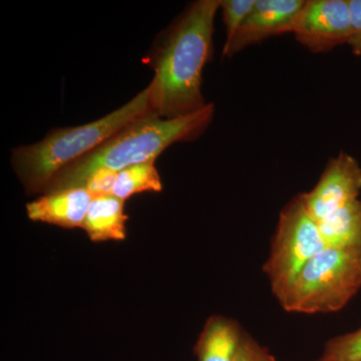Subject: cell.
<instances>
[{
  "label": "cell",
  "instance_id": "30bf717a",
  "mask_svg": "<svg viewBox=\"0 0 361 361\" xmlns=\"http://www.w3.org/2000/svg\"><path fill=\"white\" fill-rule=\"evenodd\" d=\"M239 323L224 316L207 320L195 346L198 361H233L245 337Z\"/></svg>",
  "mask_w": 361,
  "mask_h": 361
},
{
  "label": "cell",
  "instance_id": "6da1fadb",
  "mask_svg": "<svg viewBox=\"0 0 361 361\" xmlns=\"http://www.w3.org/2000/svg\"><path fill=\"white\" fill-rule=\"evenodd\" d=\"M219 9L220 0L194 2L159 35L147 61L155 71L149 85L161 118L189 115L208 104L202 94V75L212 59L214 23Z\"/></svg>",
  "mask_w": 361,
  "mask_h": 361
},
{
  "label": "cell",
  "instance_id": "9c48e42d",
  "mask_svg": "<svg viewBox=\"0 0 361 361\" xmlns=\"http://www.w3.org/2000/svg\"><path fill=\"white\" fill-rule=\"evenodd\" d=\"M92 200L85 188H71L44 194L26 205L28 218L66 229L82 228Z\"/></svg>",
  "mask_w": 361,
  "mask_h": 361
},
{
  "label": "cell",
  "instance_id": "2e32d148",
  "mask_svg": "<svg viewBox=\"0 0 361 361\" xmlns=\"http://www.w3.org/2000/svg\"><path fill=\"white\" fill-rule=\"evenodd\" d=\"M118 173L109 170H99L87 178L80 188H85L94 196L111 194Z\"/></svg>",
  "mask_w": 361,
  "mask_h": 361
},
{
  "label": "cell",
  "instance_id": "7c38bea8",
  "mask_svg": "<svg viewBox=\"0 0 361 361\" xmlns=\"http://www.w3.org/2000/svg\"><path fill=\"white\" fill-rule=\"evenodd\" d=\"M325 246L361 249V199L329 214L318 222Z\"/></svg>",
  "mask_w": 361,
  "mask_h": 361
},
{
  "label": "cell",
  "instance_id": "ac0fdd59",
  "mask_svg": "<svg viewBox=\"0 0 361 361\" xmlns=\"http://www.w3.org/2000/svg\"><path fill=\"white\" fill-rule=\"evenodd\" d=\"M351 35L348 47L356 56H361V0H348Z\"/></svg>",
  "mask_w": 361,
  "mask_h": 361
},
{
  "label": "cell",
  "instance_id": "ba28073f",
  "mask_svg": "<svg viewBox=\"0 0 361 361\" xmlns=\"http://www.w3.org/2000/svg\"><path fill=\"white\" fill-rule=\"evenodd\" d=\"M305 0H256L243 25L231 42L225 44L223 56L231 58L240 51L269 37L290 33L297 14Z\"/></svg>",
  "mask_w": 361,
  "mask_h": 361
},
{
  "label": "cell",
  "instance_id": "8fae6325",
  "mask_svg": "<svg viewBox=\"0 0 361 361\" xmlns=\"http://www.w3.org/2000/svg\"><path fill=\"white\" fill-rule=\"evenodd\" d=\"M125 201L113 194L92 197L82 229L92 241L123 240L127 236Z\"/></svg>",
  "mask_w": 361,
  "mask_h": 361
},
{
  "label": "cell",
  "instance_id": "8992f818",
  "mask_svg": "<svg viewBox=\"0 0 361 361\" xmlns=\"http://www.w3.org/2000/svg\"><path fill=\"white\" fill-rule=\"evenodd\" d=\"M290 33L312 54H326L348 44L351 35L348 0H307Z\"/></svg>",
  "mask_w": 361,
  "mask_h": 361
},
{
  "label": "cell",
  "instance_id": "4fadbf2b",
  "mask_svg": "<svg viewBox=\"0 0 361 361\" xmlns=\"http://www.w3.org/2000/svg\"><path fill=\"white\" fill-rule=\"evenodd\" d=\"M155 161L137 164L118 172L111 194L126 201L135 194L161 191L163 185Z\"/></svg>",
  "mask_w": 361,
  "mask_h": 361
},
{
  "label": "cell",
  "instance_id": "9a60e30c",
  "mask_svg": "<svg viewBox=\"0 0 361 361\" xmlns=\"http://www.w3.org/2000/svg\"><path fill=\"white\" fill-rule=\"evenodd\" d=\"M255 4L256 0H220V9L226 26L225 44L231 42Z\"/></svg>",
  "mask_w": 361,
  "mask_h": 361
},
{
  "label": "cell",
  "instance_id": "3957f363",
  "mask_svg": "<svg viewBox=\"0 0 361 361\" xmlns=\"http://www.w3.org/2000/svg\"><path fill=\"white\" fill-rule=\"evenodd\" d=\"M156 113L149 85L125 106L94 122L59 128L40 142L13 149L11 164L30 193H42L54 176L130 123ZM157 114V113H156Z\"/></svg>",
  "mask_w": 361,
  "mask_h": 361
},
{
  "label": "cell",
  "instance_id": "7a4b0ae2",
  "mask_svg": "<svg viewBox=\"0 0 361 361\" xmlns=\"http://www.w3.org/2000/svg\"><path fill=\"white\" fill-rule=\"evenodd\" d=\"M214 114L215 106L212 103L207 104L200 111L174 118L149 114L59 171L42 193L80 188L97 171L118 173L130 166L156 161L171 145L198 139L212 123Z\"/></svg>",
  "mask_w": 361,
  "mask_h": 361
},
{
  "label": "cell",
  "instance_id": "277c9868",
  "mask_svg": "<svg viewBox=\"0 0 361 361\" xmlns=\"http://www.w3.org/2000/svg\"><path fill=\"white\" fill-rule=\"evenodd\" d=\"M360 288L361 249L326 247L301 270L279 303L287 312H337Z\"/></svg>",
  "mask_w": 361,
  "mask_h": 361
},
{
  "label": "cell",
  "instance_id": "e0dca14e",
  "mask_svg": "<svg viewBox=\"0 0 361 361\" xmlns=\"http://www.w3.org/2000/svg\"><path fill=\"white\" fill-rule=\"evenodd\" d=\"M233 361H276V358L267 348L246 334Z\"/></svg>",
  "mask_w": 361,
  "mask_h": 361
},
{
  "label": "cell",
  "instance_id": "d6986e66",
  "mask_svg": "<svg viewBox=\"0 0 361 361\" xmlns=\"http://www.w3.org/2000/svg\"><path fill=\"white\" fill-rule=\"evenodd\" d=\"M314 361H329V360H324V358L320 357L319 360H316Z\"/></svg>",
  "mask_w": 361,
  "mask_h": 361
},
{
  "label": "cell",
  "instance_id": "52a82bcc",
  "mask_svg": "<svg viewBox=\"0 0 361 361\" xmlns=\"http://www.w3.org/2000/svg\"><path fill=\"white\" fill-rule=\"evenodd\" d=\"M360 163L355 157L341 152L330 159L315 187L298 196L306 211L318 223L329 214L360 198Z\"/></svg>",
  "mask_w": 361,
  "mask_h": 361
},
{
  "label": "cell",
  "instance_id": "5bb4252c",
  "mask_svg": "<svg viewBox=\"0 0 361 361\" xmlns=\"http://www.w3.org/2000/svg\"><path fill=\"white\" fill-rule=\"evenodd\" d=\"M322 357L329 361H361V329L329 339Z\"/></svg>",
  "mask_w": 361,
  "mask_h": 361
},
{
  "label": "cell",
  "instance_id": "5b68a950",
  "mask_svg": "<svg viewBox=\"0 0 361 361\" xmlns=\"http://www.w3.org/2000/svg\"><path fill=\"white\" fill-rule=\"evenodd\" d=\"M325 248L318 223L299 196L294 197L280 212L269 256L262 268L278 302L305 265Z\"/></svg>",
  "mask_w": 361,
  "mask_h": 361
}]
</instances>
